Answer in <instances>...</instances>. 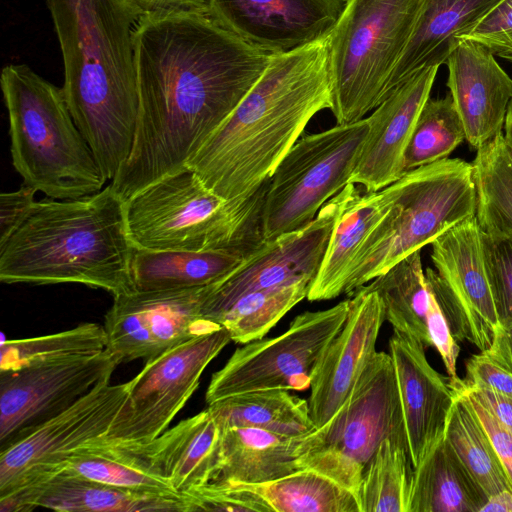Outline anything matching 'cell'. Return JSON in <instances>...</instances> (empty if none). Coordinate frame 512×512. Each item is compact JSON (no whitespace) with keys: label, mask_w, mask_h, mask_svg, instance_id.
Returning a JSON list of instances; mask_svg holds the SVG:
<instances>
[{"label":"cell","mask_w":512,"mask_h":512,"mask_svg":"<svg viewBox=\"0 0 512 512\" xmlns=\"http://www.w3.org/2000/svg\"><path fill=\"white\" fill-rule=\"evenodd\" d=\"M133 40L137 127L131 153L110 181L124 200L185 169L272 56L198 13L141 16Z\"/></svg>","instance_id":"1"},{"label":"cell","mask_w":512,"mask_h":512,"mask_svg":"<svg viewBox=\"0 0 512 512\" xmlns=\"http://www.w3.org/2000/svg\"><path fill=\"white\" fill-rule=\"evenodd\" d=\"M327 37L272 54L249 92L187 163L207 188L227 200L252 194L313 116L331 109Z\"/></svg>","instance_id":"2"},{"label":"cell","mask_w":512,"mask_h":512,"mask_svg":"<svg viewBox=\"0 0 512 512\" xmlns=\"http://www.w3.org/2000/svg\"><path fill=\"white\" fill-rule=\"evenodd\" d=\"M58 38L64 97L106 180L127 161L138 119L133 34L140 15L128 0H45Z\"/></svg>","instance_id":"3"},{"label":"cell","mask_w":512,"mask_h":512,"mask_svg":"<svg viewBox=\"0 0 512 512\" xmlns=\"http://www.w3.org/2000/svg\"><path fill=\"white\" fill-rule=\"evenodd\" d=\"M125 200L109 183L82 198L36 201L0 245V280L36 285L77 283L114 296L133 292L136 247Z\"/></svg>","instance_id":"4"},{"label":"cell","mask_w":512,"mask_h":512,"mask_svg":"<svg viewBox=\"0 0 512 512\" xmlns=\"http://www.w3.org/2000/svg\"><path fill=\"white\" fill-rule=\"evenodd\" d=\"M0 86L12 163L24 185L58 200L101 191L107 180L73 120L62 88L25 64L5 66Z\"/></svg>","instance_id":"5"},{"label":"cell","mask_w":512,"mask_h":512,"mask_svg":"<svg viewBox=\"0 0 512 512\" xmlns=\"http://www.w3.org/2000/svg\"><path fill=\"white\" fill-rule=\"evenodd\" d=\"M268 184L269 179L252 194L227 200L186 167L125 200L129 237L136 249L225 250L246 257L265 241Z\"/></svg>","instance_id":"6"},{"label":"cell","mask_w":512,"mask_h":512,"mask_svg":"<svg viewBox=\"0 0 512 512\" xmlns=\"http://www.w3.org/2000/svg\"><path fill=\"white\" fill-rule=\"evenodd\" d=\"M390 185L391 208L365 238L348 269L344 288L348 296L476 215L474 166L462 159L446 158L412 169Z\"/></svg>","instance_id":"7"},{"label":"cell","mask_w":512,"mask_h":512,"mask_svg":"<svg viewBox=\"0 0 512 512\" xmlns=\"http://www.w3.org/2000/svg\"><path fill=\"white\" fill-rule=\"evenodd\" d=\"M421 0H347L327 37L337 124L357 122L386 97Z\"/></svg>","instance_id":"8"},{"label":"cell","mask_w":512,"mask_h":512,"mask_svg":"<svg viewBox=\"0 0 512 512\" xmlns=\"http://www.w3.org/2000/svg\"><path fill=\"white\" fill-rule=\"evenodd\" d=\"M385 439L409 450L392 358L376 352L340 409L321 427L301 437V468L315 470L357 498L364 469Z\"/></svg>","instance_id":"9"},{"label":"cell","mask_w":512,"mask_h":512,"mask_svg":"<svg viewBox=\"0 0 512 512\" xmlns=\"http://www.w3.org/2000/svg\"><path fill=\"white\" fill-rule=\"evenodd\" d=\"M369 131L368 118L301 136L269 178L265 240L298 230L349 183Z\"/></svg>","instance_id":"10"},{"label":"cell","mask_w":512,"mask_h":512,"mask_svg":"<svg viewBox=\"0 0 512 512\" xmlns=\"http://www.w3.org/2000/svg\"><path fill=\"white\" fill-rule=\"evenodd\" d=\"M349 307L350 298L325 310L305 311L280 335L237 348L212 375L205 395L207 404L251 391L309 389L321 357L347 319Z\"/></svg>","instance_id":"11"},{"label":"cell","mask_w":512,"mask_h":512,"mask_svg":"<svg viewBox=\"0 0 512 512\" xmlns=\"http://www.w3.org/2000/svg\"><path fill=\"white\" fill-rule=\"evenodd\" d=\"M231 338L223 327L145 362L105 438L120 446L147 443L166 431L198 388L210 362Z\"/></svg>","instance_id":"12"},{"label":"cell","mask_w":512,"mask_h":512,"mask_svg":"<svg viewBox=\"0 0 512 512\" xmlns=\"http://www.w3.org/2000/svg\"><path fill=\"white\" fill-rule=\"evenodd\" d=\"M131 381H105L71 407L0 450V495L61 471L85 444L105 437L124 405Z\"/></svg>","instance_id":"13"},{"label":"cell","mask_w":512,"mask_h":512,"mask_svg":"<svg viewBox=\"0 0 512 512\" xmlns=\"http://www.w3.org/2000/svg\"><path fill=\"white\" fill-rule=\"evenodd\" d=\"M482 230L472 216L432 243L425 277L456 341H468L481 352L493 340L498 320L487 278Z\"/></svg>","instance_id":"14"},{"label":"cell","mask_w":512,"mask_h":512,"mask_svg":"<svg viewBox=\"0 0 512 512\" xmlns=\"http://www.w3.org/2000/svg\"><path fill=\"white\" fill-rule=\"evenodd\" d=\"M209 286L134 290L114 296L103 325L106 350L120 363L147 362L176 345L220 329L202 315Z\"/></svg>","instance_id":"15"},{"label":"cell","mask_w":512,"mask_h":512,"mask_svg":"<svg viewBox=\"0 0 512 512\" xmlns=\"http://www.w3.org/2000/svg\"><path fill=\"white\" fill-rule=\"evenodd\" d=\"M352 183L329 199L306 226L265 240L238 267L210 284L202 306L204 318L215 319L240 296L261 289L314 279L321 266L334 225Z\"/></svg>","instance_id":"16"},{"label":"cell","mask_w":512,"mask_h":512,"mask_svg":"<svg viewBox=\"0 0 512 512\" xmlns=\"http://www.w3.org/2000/svg\"><path fill=\"white\" fill-rule=\"evenodd\" d=\"M119 364L105 350L0 373V450L110 381Z\"/></svg>","instance_id":"17"},{"label":"cell","mask_w":512,"mask_h":512,"mask_svg":"<svg viewBox=\"0 0 512 512\" xmlns=\"http://www.w3.org/2000/svg\"><path fill=\"white\" fill-rule=\"evenodd\" d=\"M347 0H209V16L271 54L326 38Z\"/></svg>","instance_id":"18"},{"label":"cell","mask_w":512,"mask_h":512,"mask_svg":"<svg viewBox=\"0 0 512 512\" xmlns=\"http://www.w3.org/2000/svg\"><path fill=\"white\" fill-rule=\"evenodd\" d=\"M385 321L381 299L362 288L350 296L347 319L321 357L310 385L308 406L315 428L323 426L344 404L373 358Z\"/></svg>","instance_id":"19"},{"label":"cell","mask_w":512,"mask_h":512,"mask_svg":"<svg viewBox=\"0 0 512 512\" xmlns=\"http://www.w3.org/2000/svg\"><path fill=\"white\" fill-rule=\"evenodd\" d=\"M438 69L433 66L415 73L367 117L369 131L349 183L378 191L406 173L405 150Z\"/></svg>","instance_id":"20"},{"label":"cell","mask_w":512,"mask_h":512,"mask_svg":"<svg viewBox=\"0 0 512 512\" xmlns=\"http://www.w3.org/2000/svg\"><path fill=\"white\" fill-rule=\"evenodd\" d=\"M424 344L393 330L389 354L395 369L413 467L418 466L444 436L455 399L448 379L429 364Z\"/></svg>","instance_id":"21"},{"label":"cell","mask_w":512,"mask_h":512,"mask_svg":"<svg viewBox=\"0 0 512 512\" xmlns=\"http://www.w3.org/2000/svg\"><path fill=\"white\" fill-rule=\"evenodd\" d=\"M446 63L447 86L466 141L477 150L503 133L512 79L487 48L471 40H462Z\"/></svg>","instance_id":"22"},{"label":"cell","mask_w":512,"mask_h":512,"mask_svg":"<svg viewBox=\"0 0 512 512\" xmlns=\"http://www.w3.org/2000/svg\"><path fill=\"white\" fill-rule=\"evenodd\" d=\"M120 447L144 461L186 500L215 481L222 464V431L208 408L147 443Z\"/></svg>","instance_id":"23"},{"label":"cell","mask_w":512,"mask_h":512,"mask_svg":"<svg viewBox=\"0 0 512 512\" xmlns=\"http://www.w3.org/2000/svg\"><path fill=\"white\" fill-rule=\"evenodd\" d=\"M45 507L65 512L190 511L187 500L139 494L79 476L64 467L50 478L0 495L1 512Z\"/></svg>","instance_id":"24"},{"label":"cell","mask_w":512,"mask_h":512,"mask_svg":"<svg viewBox=\"0 0 512 512\" xmlns=\"http://www.w3.org/2000/svg\"><path fill=\"white\" fill-rule=\"evenodd\" d=\"M500 0H421L408 43L396 63L387 96L422 69L441 66Z\"/></svg>","instance_id":"25"},{"label":"cell","mask_w":512,"mask_h":512,"mask_svg":"<svg viewBox=\"0 0 512 512\" xmlns=\"http://www.w3.org/2000/svg\"><path fill=\"white\" fill-rule=\"evenodd\" d=\"M393 203L391 185L378 190H360L354 183L334 225L321 266L307 299L323 301L344 294L348 269L371 230Z\"/></svg>","instance_id":"26"},{"label":"cell","mask_w":512,"mask_h":512,"mask_svg":"<svg viewBox=\"0 0 512 512\" xmlns=\"http://www.w3.org/2000/svg\"><path fill=\"white\" fill-rule=\"evenodd\" d=\"M488 498L443 436L414 468L408 512H480Z\"/></svg>","instance_id":"27"},{"label":"cell","mask_w":512,"mask_h":512,"mask_svg":"<svg viewBox=\"0 0 512 512\" xmlns=\"http://www.w3.org/2000/svg\"><path fill=\"white\" fill-rule=\"evenodd\" d=\"M221 431L222 464L215 481L261 484L302 469L296 456L301 437L252 427Z\"/></svg>","instance_id":"28"},{"label":"cell","mask_w":512,"mask_h":512,"mask_svg":"<svg viewBox=\"0 0 512 512\" xmlns=\"http://www.w3.org/2000/svg\"><path fill=\"white\" fill-rule=\"evenodd\" d=\"M245 257L230 251L136 249L132 278L137 291L186 289L213 284Z\"/></svg>","instance_id":"29"},{"label":"cell","mask_w":512,"mask_h":512,"mask_svg":"<svg viewBox=\"0 0 512 512\" xmlns=\"http://www.w3.org/2000/svg\"><path fill=\"white\" fill-rule=\"evenodd\" d=\"M207 408L221 429L252 427L290 437H302L315 429L308 401L290 390L241 393L214 402Z\"/></svg>","instance_id":"30"},{"label":"cell","mask_w":512,"mask_h":512,"mask_svg":"<svg viewBox=\"0 0 512 512\" xmlns=\"http://www.w3.org/2000/svg\"><path fill=\"white\" fill-rule=\"evenodd\" d=\"M360 288L378 294L385 321L391 324L393 330L412 336L425 347H432L427 326L430 289L420 250Z\"/></svg>","instance_id":"31"},{"label":"cell","mask_w":512,"mask_h":512,"mask_svg":"<svg viewBox=\"0 0 512 512\" xmlns=\"http://www.w3.org/2000/svg\"><path fill=\"white\" fill-rule=\"evenodd\" d=\"M65 467L79 476L116 488L156 497L185 499L139 457L105 437L79 448L68 458Z\"/></svg>","instance_id":"32"},{"label":"cell","mask_w":512,"mask_h":512,"mask_svg":"<svg viewBox=\"0 0 512 512\" xmlns=\"http://www.w3.org/2000/svg\"><path fill=\"white\" fill-rule=\"evenodd\" d=\"M452 390L455 399L446 422L444 437L488 497L503 490L512 491L490 436L470 400L463 392Z\"/></svg>","instance_id":"33"},{"label":"cell","mask_w":512,"mask_h":512,"mask_svg":"<svg viewBox=\"0 0 512 512\" xmlns=\"http://www.w3.org/2000/svg\"><path fill=\"white\" fill-rule=\"evenodd\" d=\"M245 485L261 495L273 512H360L351 491L309 468L270 482Z\"/></svg>","instance_id":"34"},{"label":"cell","mask_w":512,"mask_h":512,"mask_svg":"<svg viewBox=\"0 0 512 512\" xmlns=\"http://www.w3.org/2000/svg\"><path fill=\"white\" fill-rule=\"evenodd\" d=\"M313 280L305 278L246 293L225 309L215 323L238 344L262 339L286 313L307 298Z\"/></svg>","instance_id":"35"},{"label":"cell","mask_w":512,"mask_h":512,"mask_svg":"<svg viewBox=\"0 0 512 512\" xmlns=\"http://www.w3.org/2000/svg\"><path fill=\"white\" fill-rule=\"evenodd\" d=\"M413 472L409 450L383 440L362 475L357 493L360 512H408Z\"/></svg>","instance_id":"36"},{"label":"cell","mask_w":512,"mask_h":512,"mask_svg":"<svg viewBox=\"0 0 512 512\" xmlns=\"http://www.w3.org/2000/svg\"><path fill=\"white\" fill-rule=\"evenodd\" d=\"M472 164L481 230L512 234V159L503 133L477 149Z\"/></svg>","instance_id":"37"},{"label":"cell","mask_w":512,"mask_h":512,"mask_svg":"<svg viewBox=\"0 0 512 512\" xmlns=\"http://www.w3.org/2000/svg\"><path fill=\"white\" fill-rule=\"evenodd\" d=\"M105 329L98 323H81L69 330L44 336L2 340L0 373L24 367L94 355L106 350Z\"/></svg>","instance_id":"38"},{"label":"cell","mask_w":512,"mask_h":512,"mask_svg":"<svg viewBox=\"0 0 512 512\" xmlns=\"http://www.w3.org/2000/svg\"><path fill=\"white\" fill-rule=\"evenodd\" d=\"M465 140V128L451 95L429 98L419 113L405 150V172L448 158Z\"/></svg>","instance_id":"39"},{"label":"cell","mask_w":512,"mask_h":512,"mask_svg":"<svg viewBox=\"0 0 512 512\" xmlns=\"http://www.w3.org/2000/svg\"><path fill=\"white\" fill-rule=\"evenodd\" d=\"M481 239L498 325L512 324V234L482 231Z\"/></svg>","instance_id":"40"},{"label":"cell","mask_w":512,"mask_h":512,"mask_svg":"<svg viewBox=\"0 0 512 512\" xmlns=\"http://www.w3.org/2000/svg\"><path fill=\"white\" fill-rule=\"evenodd\" d=\"M190 511L273 512L257 492L242 483L213 481L187 496Z\"/></svg>","instance_id":"41"},{"label":"cell","mask_w":512,"mask_h":512,"mask_svg":"<svg viewBox=\"0 0 512 512\" xmlns=\"http://www.w3.org/2000/svg\"><path fill=\"white\" fill-rule=\"evenodd\" d=\"M462 40H471L512 62V0H500Z\"/></svg>","instance_id":"42"},{"label":"cell","mask_w":512,"mask_h":512,"mask_svg":"<svg viewBox=\"0 0 512 512\" xmlns=\"http://www.w3.org/2000/svg\"><path fill=\"white\" fill-rule=\"evenodd\" d=\"M427 326L432 347H435L440 354L449 378H457L456 363L460 348L431 289Z\"/></svg>","instance_id":"43"},{"label":"cell","mask_w":512,"mask_h":512,"mask_svg":"<svg viewBox=\"0 0 512 512\" xmlns=\"http://www.w3.org/2000/svg\"><path fill=\"white\" fill-rule=\"evenodd\" d=\"M467 385L492 390L512 398V374L484 353L470 357L466 362Z\"/></svg>","instance_id":"44"},{"label":"cell","mask_w":512,"mask_h":512,"mask_svg":"<svg viewBox=\"0 0 512 512\" xmlns=\"http://www.w3.org/2000/svg\"><path fill=\"white\" fill-rule=\"evenodd\" d=\"M33 188L23 185L16 191L0 194V245L9 237L24 221L35 201Z\"/></svg>","instance_id":"45"},{"label":"cell","mask_w":512,"mask_h":512,"mask_svg":"<svg viewBox=\"0 0 512 512\" xmlns=\"http://www.w3.org/2000/svg\"><path fill=\"white\" fill-rule=\"evenodd\" d=\"M448 383L451 388L462 391L479 403L512 434V398L489 389L467 385L459 377L449 378Z\"/></svg>","instance_id":"46"},{"label":"cell","mask_w":512,"mask_h":512,"mask_svg":"<svg viewBox=\"0 0 512 512\" xmlns=\"http://www.w3.org/2000/svg\"><path fill=\"white\" fill-rule=\"evenodd\" d=\"M466 396L470 400L478 418L490 436L512 486V434L503 428L484 407L468 395Z\"/></svg>","instance_id":"47"},{"label":"cell","mask_w":512,"mask_h":512,"mask_svg":"<svg viewBox=\"0 0 512 512\" xmlns=\"http://www.w3.org/2000/svg\"><path fill=\"white\" fill-rule=\"evenodd\" d=\"M139 13L161 15L172 13H198L209 15V0H128Z\"/></svg>","instance_id":"48"},{"label":"cell","mask_w":512,"mask_h":512,"mask_svg":"<svg viewBox=\"0 0 512 512\" xmlns=\"http://www.w3.org/2000/svg\"><path fill=\"white\" fill-rule=\"evenodd\" d=\"M482 353L512 374V324L497 325L490 347Z\"/></svg>","instance_id":"49"},{"label":"cell","mask_w":512,"mask_h":512,"mask_svg":"<svg viewBox=\"0 0 512 512\" xmlns=\"http://www.w3.org/2000/svg\"><path fill=\"white\" fill-rule=\"evenodd\" d=\"M480 512H512V491L503 490L491 495Z\"/></svg>","instance_id":"50"},{"label":"cell","mask_w":512,"mask_h":512,"mask_svg":"<svg viewBox=\"0 0 512 512\" xmlns=\"http://www.w3.org/2000/svg\"><path fill=\"white\" fill-rule=\"evenodd\" d=\"M503 137L506 144L512 146V99L509 103L505 117Z\"/></svg>","instance_id":"51"},{"label":"cell","mask_w":512,"mask_h":512,"mask_svg":"<svg viewBox=\"0 0 512 512\" xmlns=\"http://www.w3.org/2000/svg\"><path fill=\"white\" fill-rule=\"evenodd\" d=\"M505 144H506V142H505ZM506 148H507L510 158L512 159V146L506 144Z\"/></svg>","instance_id":"52"}]
</instances>
